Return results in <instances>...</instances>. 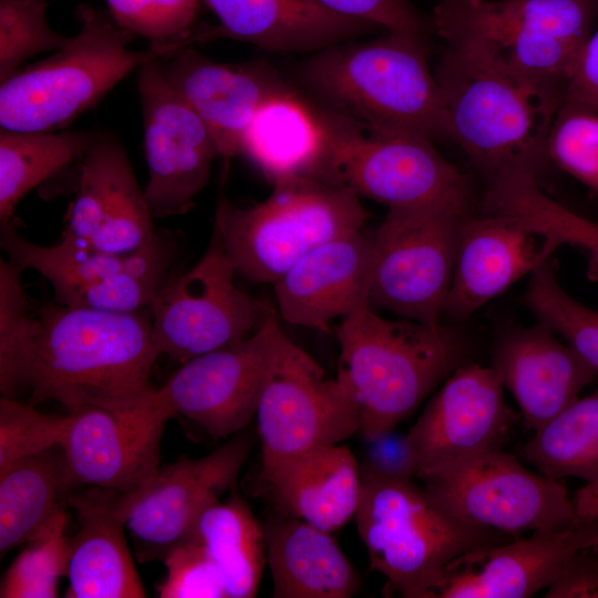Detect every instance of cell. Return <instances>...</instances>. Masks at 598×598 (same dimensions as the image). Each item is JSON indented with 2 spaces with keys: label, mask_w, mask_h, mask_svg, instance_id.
Returning a JSON list of instances; mask_svg holds the SVG:
<instances>
[{
  "label": "cell",
  "mask_w": 598,
  "mask_h": 598,
  "mask_svg": "<svg viewBox=\"0 0 598 598\" xmlns=\"http://www.w3.org/2000/svg\"><path fill=\"white\" fill-rule=\"evenodd\" d=\"M38 316L35 343L2 396L25 395L32 405L55 401L68 412L100 408L117 414L152 400L151 375L161 352L150 308L121 313L55 303Z\"/></svg>",
  "instance_id": "6da1fadb"
},
{
  "label": "cell",
  "mask_w": 598,
  "mask_h": 598,
  "mask_svg": "<svg viewBox=\"0 0 598 598\" xmlns=\"http://www.w3.org/2000/svg\"><path fill=\"white\" fill-rule=\"evenodd\" d=\"M426 37L388 32L313 53L302 65L308 86L334 113L370 132L451 138Z\"/></svg>",
  "instance_id": "7a4b0ae2"
},
{
  "label": "cell",
  "mask_w": 598,
  "mask_h": 598,
  "mask_svg": "<svg viewBox=\"0 0 598 598\" xmlns=\"http://www.w3.org/2000/svg\"><path fill=\"white\" fill-rule=\"evenodd\" d=\"M336 377L358 409L359 433L392 432L461 362L462 343L442 326L386 319L368 300L341 319Z\"/></svg>",
  "instance_id": "3957f363"
},
{
  "label": "cell",
  "mask_w": 598,
  "mask_h": 598,
  "mask_svg": "<svg viewBox=\"0 0 598 598\" xmlns=\"http://www.w3.org/2000/svg\"><path fill=\"white\" fill-rule=\"evenodd\" d=\"M79 31L42 60L0 82V126L8 131H63L93 109L132 71L185 48L132 50L135 35L111 14L86 3L75 10Z\"/></svg>",
  "instance_id": "277c9868"
},
{
  "label": "cell",
  "mask_w": 598,
  "mask_h": 598,
  "mask_svg": "<svg viewBox=\"0 0 598 598\" xmlns=\"http://www.w3.org/2000/svg\"><path fill=\"white\" fill-rule=\"evenodd\" d=\"M362 495L355 522L371 569L385 592L425 598L442 569L476 548L515 536L475 526L442 507L412 477L361 467Z\"/></svg>",
  "instance_id": "5b68a950"
},
{
  "label": "cell",
  "mask_w": 598,
  "mask_h": 598,
  "mask_svg": "<svg viewBox=\"0 0 598 598\" xmlns=\"http://www.w3.org/2000/svg\"><path fill=\"white\" fill-rule=\"evenodd\" d=\"M434 76L451 138L487 181L512 171L538 173L551 124L485 42L448 43Z\"/></svg>",
  "instance_id": "8992f818"
},
{
  "label": "cell",
  "mask_w": 598,
  "mask_h": 598,
  "mask_svg": "<svg viewBox=\"0 0 598 598\" xmlns=\"http://www.w3.org/2000/svg\"><path fill=\"white\" fill-rule=\"evenodd\" d=\"M369 213L351 190L312 178L274 184L272 193L250 207L217 199L215 233L237 274L275 283L323 243L363 228Z\"/></svg>",
  "instance_id": "52a82bcc"
},
{
  "label": "cell",
  "mask_w": 598,
  "mask_h": 598,
  "mask_svg": "<svg viewBox=\"0 0 598 598\" xmlns=\"http://www.w3.org/2000/svg\"><path fill=\"white\" fill-rule=\"evenodd\" d=\"M330 146L322 181L390 207L445 205L474 213L470 178L432 141L411 134L363 133L361 125L328 114Z\"/></svg>",
  "instance_id": "ba28073f"
},
{
  "label": "cell",
  "mask_w": 598,
  "mask_h": 598,
  "mask_svg": "<svg viewBox=\"0 0 598 598\" xmlns=\"http://www.w3.org/2000/svg\"><path fill=\"white\" fill-rule=\"evenodd\" d=\"M445 205L390 207L372 235L368 301L377 311L439 327L467 215Z\"/></svg>",
  "instance_id": "9c48e42d"
},
{
  "label": "cell",
  "mask_w": 598,
  "mask_h": 598,
  "mask_svg": "<svg viewBox=\"0 0 598 598\" xmlns=\"http://www.w3.org/2000/svg\"><path fill=\"white\" fill-rule=\"evenodd\" d=\"M0 244L8 259L50 282L56 303L121 313L150 308L175 256L173 240L159 234L133 252L112 254L64 234L54 245H38L9 224Z\"/></svg>",
  "instance_id": "30bf717a"
},
{
  "label": "cell",
  "mask_w": 598,
  "mask_h": 598,
  "mask_svg": "<svg viewBox=\"0 0 598 598\" xmlns=\"http://www.w3.org/2000/svg\"><path fill=\"white\" fill-rule=\"evenodd\" d=\"M419 480L454 516L515 537L526 532L566 530L582 523L564 484L533 473L502 450Z\"/></svg>",
  "instance_id": "8fae6325"
},
{
  "label": "cell",
  "mask_w": 598,
  "mask_h": 598,
  "mask_svg": "<svg viewBox=\"0 0 598 598\" xmlns=\"http://www.w3.org/2000/svg\"><path fill=\"white\" fill-rule=\"evenodd\" d=\"M236 274L213 233L202 258L163 282L150 306L161 354L182 364L238 342L260 327L274 309L239 289Z\"/></svg>",
  "instance_id": "7c38bea8"
},
{
  "label": "cell",
  "mask_w": 598,
  "mask_h": 598,
  "mask_svg": "<svg viewBox=\"0 0 598 598\" xmlns=\"http://www.w3.org/2000/svg\"><path fill=\"white\" fill-rule=\"evenodd\" d=\"M261 466L359 433L357 406L337 377L282 332L259 398Z\"/></svg>",
  "instance_id": "4fadbf2b"
},
{
  "label": "cell",
  "mask_w": 598,
  "mask_h": 598,
  "mask_svg": "<svg viewBox=\"0 0 598 598\" xmlns=\"http://www.w3.org/2000/svg\"><path fill=\"white\" fill-rule=\"evenodd\" d=\"M272 310L247 338L181 364L158 389L159 402L173 414L221 439L241 432L256 416L259 398L283 332Z\"/></svg>",
  "instance_id": "5bb4252c"
},
{
  "label": "cell",
  "mask_w": 598,
  "mask_h": 598,
  "mask_svg": "<svg viewBox=\"0 0 598 598\" xmlns=\"http://www.w3.org/2000/svg\"><path fill=\"white\" fill-rule=\"evenodd\" d=\"M250 448L241 431L212 453L166 465L141 488L122 493L138 561L163 560L192 536L202 513L234 487Z\"/></svg>",
  "instance_id": "9a60e30c"
},
{
  "label": "cell",
  "mask_w": 598,
  "mask_h": 598,
  "mask_svg": "<svg viewBox=\"0 0 598 598\" xmlns=\"http://www.w3.org/2000/svg\"><path fill=\"white\" fill-rule=\"evenodd\" d=\"M148 182L144 189L154 218L187 213L208 182L216 141L205 122L164 76L161 60L137 70Z\"/></svg>",
  "instance_id": "2e32d148"
},
{
  "label": "cell",
  "mask_w": 598,
  "mask_h": 598,
  "mask_svg": "<svg viewBox=\"0 0 598 598\" xmlns=\"http://www.w3.org/2000/svg\"><path fill=\"white\" fill-rule=\"evenodd\" d=\"M492 367L456 368L404 435L414 478L501 450L516 415Z\"/></svg>",
  "instance_id": "e0dca14e"
},
{
  "label": "cell",
  "mask_w": 598,
  "mask_h": 598,
  "mask_svg": "<svg viewBox=\"0 0 598 598\" xmlns=\"http://www.w3.org/2000/svg\"><path fill=\"white\" fill-rule=\"evenodd\" d=\"M68 413L70 424L59 447L74 488L131 493L159 470L162 433L173 414L156 391L147 404L130 413L100 408Z\"/></svg>",
  "instance_id": "ac0fdd59"
},
{
  "label": "cell",
  "mask_w": 598,
  "mask_h": 598,
  "mask_svg": "<svg viewBox=\"0 0 598 598\" xmlns=\"http://www.w3.org/2000/svg\"><path fill=\"white\" fill-rule=\"evenodd\" d=\"M598 518L485 546L452 559L425 598H526L548 588L568 558L592 546Z\"/></svg>",
  "instance_id": "d6986e66"
},
{
  "label": "cell",
  "mask_w": 598,
  "mask_h": 598,
  "mask_svg": "<svg viewBox=\"0 0 598 598\" xmlns=\"http://www.w3.org/2000/svg\"><path fill=\"white\" fill-rule=\"evenodd\" d=\"M79 163L78 190L63 234L112 254L148 244L157 234L154 216L121 141L99 132Z\"/></svg>",
  "instance_id": "ffe728a7"
},
{
  "label": "cell",
  "mask_w": 598,
  "mask_h": 598,
  "mask_svg": "<svg viewBox=\"0 0 598 598\" xmlns=\"http://www.w3.org/2000/svg\"><path fill=\"white\" fill-rule=\"evenodd\" d=\"M164 76L210 130L219 156L240 155L244 134L257 111L292 89L266 62H215L185 47L161 60Z\"/></svg>",
  "instance_id": "44dd1931"
},
{
  "label": "cell",
  "mask_w": 598,
  "mask_h": 598,
  "mask_svg": "<svg viewBox=\"0 0 598 598\" xmlns=\"http://www.w3.org/2000/svg\"><path fill=\"white\" fill-rule=\"evenodd\" d=\"M371 268L372 235L363 228L323 243L274 283L278 316L328 332L368 300Z\"/></svg>",
  "instance_id": "7402d4cb"
},
{
  "label": "cell",
  "mask_w": 598,
  "mask_h": 598,
  "mask_svg": "<svg viewBox=\"0 0 598 598\" xmlns=\"http://www.w3.org/2000/svg\"><path fill=\"white\" fill-rule=\"evenodd\" d=\"M544 237L496 214L462 220L443 313L465 318L549 259Z\"/></svg>",
  "instance_id": "603a6c76"
},
{
  "label": "cell",
  "mask_w": 598,
  "mask_h": 598,
  "mask_svg": "<svg viewBox=\"0 0 598 598\" xmlns=\"http://www.w3.org/2000/svg\"><path fill=\"white\" fill-rule=\"evenodd\" d=\"M491 367L514 395L525 426L533 431L576 401L598 374L542 323L503 336Z\"/></svg>",
  "instance_id": "cb8c5ba5"
},
{
  "label": "cell",
  "mask_w": 598,
  "mask_h": 598,
  "mask_svg": "<svg viewBox=\"0 0 598 598\" xmlns=\"http://www.w3.org/2000/svg\"><path fill=\"white\" fill-rule=\"evenodd\" d=\"M259 481L282 515L332 533L355 517L362 474L352 452L321 445L261 466Z\"/></svg>",
  "instance_id": "d4e9b609"
},
{
  "label": "cell",
  "mask_w": 598,
  "mask_h": 598,
  "mask_svg": "<svg viewBox=\"0 0 598 598\" xmlns=\"http://www.w3.org/2000/svg\"><path fill=\"white\" fill-rule=\"evenodd\" d=\"M219 24L212 39L226 37L264 50L316 53L357 40L381 27L340 14L315 0H202Z\"/></svg>",
  "instance_id": "484cf974"
},
{
  "label": "cell",
  "mask_w": 598,
  "mask_h": 598,
  "mask_svg": "<svg viewBox=\"0 0 598 598\" xmlns=\"http://www.w3.org/2000/svg\"><path fill=\"white\" fill-rule=\"evenodd\" d=\"M69 505L79 528L69 537L66 597H145L124 533L122 493L89 487L71 494Z\"/></svg>",
  "instance_id": "4316f807"
},
{
  "label": "cell",
  "mask_w": 598,
  "mask_h": 598,
  "mask_svg": "<svg viewBox=\"0 0 598 598\" xmlns=\"http://www.w3.org/2000/svg\"><path fill=\"white\" fill-rule=\"evenodd\" d=\"M330 138L328 114L311 109L291 90L257 111L244 134L240 155L272 184L296 178L322 181Z\"/></svg>",
  "instance_id": "83f0119b"
},
{
  "label": "cell",
  "mask_w": 598,
  "mask_h": 598,
  "mask_svg": "<svg viewBox=\"0 0 598 598\" xmlns=\"http://www.w3.org/2000/svg\"><path fill=\"white\" fill-rule=\"evenodd\" d=\"M275 598H349L360 587L355 569L327 533L282 515L265 527Z\"/></svg>",
  "instance_id": "f1b7e54d"
},
{
  "label": "cell",
  "mask_w": 598,
  "mask_h": 598,
  "mask_svg": "<svg viewBox=\"0 0 598 598\" xmlns=\"http://www.w3.org/2000/svg\"><path fill=\"white\" fill-rule=\"evenodd\" d=\"M597 17L598 0H483L436 4L432 21L446 44L462 39L488 41L516 31L586 44Z\"/></svg>",
  "instance_id": "f546056e"
},
{
  "label": "cell",
  "mask_w": 598,
  "mask_h": 598,
  "mask_svg": "<svg viewBox=\"0 0 598 598\" xmlns=\"http://www.w3.org/2000/svg\"><path fill=\"white\" fill-rule=\"evenodd\" d=\"M58 447V446H56ZM55 447L0 471V554L33 542L68 518L71 484Z\"/></svg>",
  "instance_id": "4dcf8cb0"
},
{
  "label": "cell",
  "mask_w": 598,
  "mask_h": 598,
  "mask_svg": "<svg viewBox=\"0 0 598 598\" xmlns=\"http://www.w3.org/2000/svg\"><path fill=\"white\" fill-rule=\"evenodd\" d=\"M483 213L505 216L544 237L553 254L567 244L586 255L588 275L598 279V223L547 196L537 174L513 171L487 181Z\"/></svg>",
  "instance_id": "1f68e13d"
},
{
  "label": "cell",
  "mask_w": 598,
  "mask_h": 598,
  "mask_svg": "<svg viewBox=\"0 0 598 598\" xmlns=\"http://www.w3.org/2000/svg\"><path fill=\"white\" fill-rule=\"evenodd\" d=\"M189 538L203 545L219 569L228 598L256 596L267 565L265 532L238 495L207 507Z\"/></svg>",
  "instance_id": "d6a6232c"
},
{
  "label": "cell",
  "mask_w": 598,
  "mask_h": 598,
  "mask_svg": "<svg viewBox=\"0 0 598 598\" xmlns=\"http://www.w3.org/2000/svg\"><path fill=\"white\" fill-rule=\"evenodd\" d=\"M93 131H0V226L12 224L17 205L34 187L80 161Z\"/></svg>",
  "instance_id": "836d02e7"
},
{
  "label": "cell",
  "mask_w": 598,
  "mask_h": 598,
  "mask_svg": "<svg viewBox=\"0 0 598 598\" xmlns=\"http://www.w3.org/2000/svg\"><path fill=\"white\" fill-rule=\"evenodd\" d=\"M525 457L545 477H577L587 483L598 476V390L577 399L534 431Z\"/></svg>",
  "instance_id": "e575fe53"
},
{
  "label": "cell",
  "mask_w": 598,
  "mask_h": 598,
  "mask_svg": "<svg viewBox=\"0 0 598 598\" xmlns=\"http://www.w3.org/2000/svg\"><path fill=\"white\" fill-rule=\"evenodd\" d=\"M524 302L539 323L559 334L598 373V311L563 289L550 259L530 274Z\"/></svg>",
  "instance_id": "d590c367"
},
{
  "label": "cell",
  "mask_w": 598,
  "mask_h": 598,
  "mask_svg": "<svg viewBox=\"0 0 598 598\" xmlns=\"http://www.w3.org/2000/svg\"><path fill=\"white\" fill-rule=\"evenodd\" d=\"M115 23L151 45L189 47L206 39L195 29L202 0H104Z\"/></svg>",
  "instance_id": "8d00e7d4"
},
{
  "label": "cell",
  "mask_w": 598,
  "mask_h": 598,
  "mask_svg": "<svg viewBox=\"0 0 598 598\" xmlns=\"http://www.w3.org/2000/svg\"><path fill=\"white\" fill-rule=\"evenodd\" d=\"M68 518L60 522L44 536L28 543L4 573L1 598H52L58 596V585L66 577L69 537Z\"/></svg>",
  "instance_id": "74e56055"
},
{
  "label": "cell",
  "mask_w": 598,
  "mask_h": 598,
  "mask_svg": "<svg viewBox=\"0 0 598 598\" xmlns=\"http://www.w3.org/2000/svg\"><path fill=\"white\" fill-rule=\"evenodd\" d=\"M22 271L10 259L0 260V392L21 369L41 327L39 316L31 313Z\"/></svg>",
  "instance_id": "f35d334b"
},
{
  "label": "cell",
  "mask_w": 598,
  "mask_h": 598,
  "mask_svg": "<svg viewBox=\"0 0 598 598\" xmlns=\"http://www.w3.org/2000/svg\"><path fill=\"white\" fill-rule=\"evenodd\" d=\"M48 0H0V82L35 55L59 50L66 38L47 20Z\"/></svg>",
  "instance_id": "ab89813d"
},
{
  "label": "cell",
  "mask_w": 598,
  "mask_h": 598,
  "mask_svg": "<svg viewBox=\"0 0 598 598\" xmlns=\"http://www.w3.org/2000/svg\"><path fill=\"white\" fill-rule=\"evenodd\" d=\"M70 419V413L47 414L19 399L1 396L0 471L19 460L60 446Z\"/></svg>",
  "instance_id": "60d3db41"
},
{
  "label": "cell",
  "mask_w": 598,
  "mask_h": 598,
  "mask_svg": "<svg viewBox=\"0 0 598 598\" xmlns=\"http://www.w3.org/2000/svg\"><path fill=\"white\" fill-rule=\"evenodd\" d=\"M546 152L598 199V114L558 112L547 135Z\"/></svg>",
  "instance_id": "b9f144b4"
},
{
  "label": "cell",
  "mask_w": 598,
  "mask_h": 598,
  "mask_svg": "<svg viewBox=\"0 0 598 598\" xmlns=\"http://www.w3.org/2000/svg\"><path fill=\"white\" fill-rule=\"evenodd\" d=\"M166 577L157 587L162 598H228L223 576L194 538L174 547L163 559Z\"/></svg>",
  "instance_id": "7bdbcfd3"
},
{
  "label": "cell",
  "mask_w": 598,
  "mask_h": 598,
  "mask_svg": "<svg viewBox=\"0 0 598 598\" xmlns=\"http://www.w3.org/2000/svg\"><path fill=\"white\" fill-rule=\"evenodd\" d=\"M340 14L381 27L386 32L427 37L434 32L432 18L424 16L411 0H315Z\"/></svg>",
  "instance_id": "ee69618b"
},
{
  "label": "cell",
  "mask_w": 598,
  "mask_h": 598,
  "mask_svg": "<svg viewBox=\"0 0 598 598\" xmlns=\"http://www.w3.org/2000/svg\"><path fill=\"white\" fill-rule=\"evenodd\" d=\"M544 597L598 598V546H587L575 551Z\"/></svg>",
  "instance_id": "f6af8a7d"
},
{
  "label": "cell",
  "mask_w": 598,
  "mask_h": 598,
  "mask_svg": "<svg viewBox=\"0 0 598 598\" xmlns=\"http://www.w3.org/2000/svg\"><path fill=\"white\" fill-rule=\"evenodd\" d=\"M558 112L598 114V31L591 34L584 45Z\"/></svg>",
  "instance_id": "bcb514c9"
},
{
  "label": "cell",
  "mask_w": 598,
  "mask_h": 598,
  "mask_svg": "<svg viewBox=\"0 0 598 598\" xmlns=\"http://www.w3.org/2000/svg\"><path fill=\"white\" fill-rule=\"evenodd\" d=\"M573 502L579 520L598 518V476L579 488Z\"/></svg>",
  "instance_id": "7dc6e473"
},
{
  "label": "cell",
  "mask_w": 598,
  "mask_h": 598,
  "mask_svg": "<svg viewBox=\"0 0 598 598\" xmlns=\"http://www.w3.org/2000/svg\"><path fill=\"white\" fill-rule=\"evenodd\" d=\"M483 0H439L437 4H444V6H456V4H471V3H477Z\"/></svg>",
  "instance_id": "c3c4849f"
},
{
  "label": "cell",
  "mask_w": 598,
  "mask_h": 598,
  "mask_svg": "<svg viewBox=\"0 0 598 598\" xmlns=\"http://www.w3.org/2000/svg\"><path fill=\"white\" fill-rule=\"evenodd\" d=\"M592 546H598V532L592 540Z\"/></svg>",
  "instance_id": "681fc988"
}]
</instances>
